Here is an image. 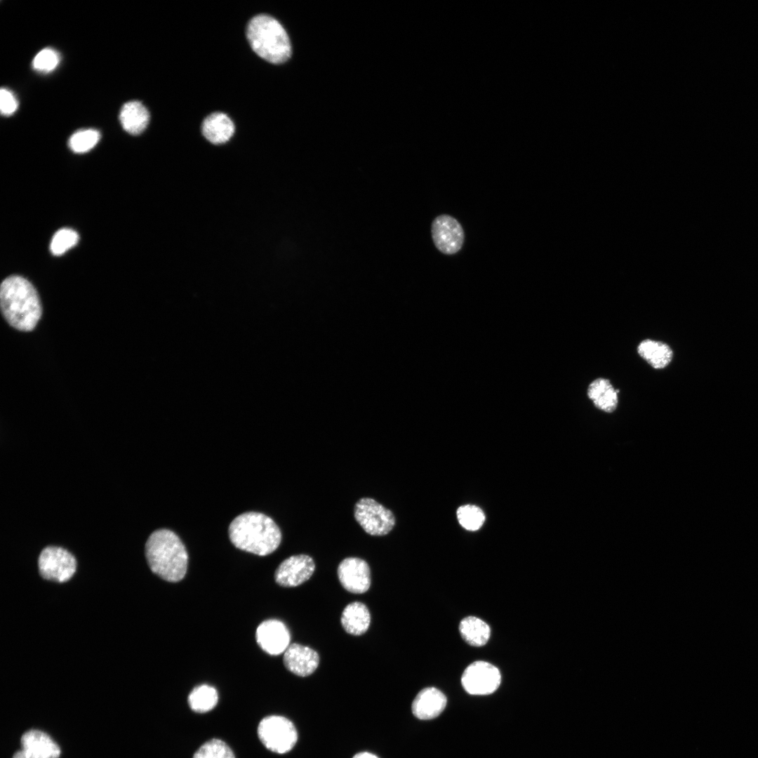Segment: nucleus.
I'll return each instance as SVG.
<instances>
[{
    "label": "nucleus",
    "mask_w": 758,
    "mask_h": 758,
    "mask_svg": "<svg viewBox=\"0 0 758 758\" xmlns=\"http://www.w3.org/2000/svg\"><path fill=\"white\" fill-rule=\"evenodd\" d=\"M457 517L463 527L472 531L478 530L485 520L483 511L479 507L472 505L460 507L457 510Z\"/></svg>",
    "instance_id": "nucleus-25"
},
{
    "label": "nucleus",
    "mask_w": 758,
    "mask_h": 758,
    "mask_svg": "<svg viewBox=\"0 0 758 758\" xmlns=\"http://www.w3.org/2000/svg\"><path fill=\"white\" fill-rule=\"evenodd\" d=\"M187 701L194 712L204 713L213 710L217 705L218 694L214 687L203 684L191 691Z\"/></svg>",
    "instance_id": "nucleus-22"
},
{
    "label": "nucleus",
    "mask_w": 758,
    "mask_h": 758,
    "mask_svg": "<svg viewBox=\"0 0 758 758\" xmlns=\"http://www.w3.org/2000/svg\"><path fill=\"white\" fill-rule=\"evenodd\" d=\"M193 758H235L231 748L222 740L213 738L203 744Z\"/></svg>",
    "instance_id": "nucleus-24"
},
{
    "label": "nucleus",
    "mask_w": 758,
    "mask_h": 758,
    "mask_svg": "<svg viewBox=\"0 0 758 758\" xmlns=\"http://www.w3.org/2000/svg\"><path fill=\"white\" fill-rule=\"evenodd\" d=\"M340 622L344 630L352 635L364 634L371 623V614L367 606L360 601H353L343 609Z\"/></svg>",
    "instance_id": "nucleus-19"
},
{
    "label": "nucleus",
    "mask_w": 758,
    "mask_h": 758,
    "mask_svg": "<svg viewBox=\"0 0 758 758\" xmlns=\"http://www.w3.org/2000/svg\"><path fill=\"white\" fill-rule=\"evenodd\" d=\"M60 61V55L58 51L51 48H46L35 55L32 67L39 72L48 73L57 67Z\"/></svg>",
    "instance_id": "nucleus-27"
},
{
    "label": "nucleus",
    "mask_w": 758,
    "mask_h": 758,
    "mask_svg": "<svg viewBox=\"0 0 758 758\" xmlns=\"http://www.w3.org/2000/svg\"><path fill=\"white\" fill-rule=\"evenodd\" d=\"M145 554L152 572L161 579L176 583L185 577L188 554L183 543L173 531L166 528L153 531L146 541Z\"/></svg>",
    "instance_id": "nucleus-3"
},
{
    "label": "nucleus",
    "mask_w": 758,
    "mask_h": 758,
    "mask_svg": "<svg viewBox=\"0 0 758 758\" xmlns=\"http://www.w3.org/2000/svg\"><path fill=\"white\" fill-rule=\"evenodd\" d=\"M13 758H41V757H38L36 755H34V754H32L30 752H27V751H25L24 750H22L16 752L13 754Z\"/></svg>",
    "instance_id": "nucleus-29"
},
{
    "label": "nucleus",
    "mask_w": 758,
    "mask_h": 758,
    "mask_svg": "<svg viewBox=\"0 0 758 758\" xmlns=\"http://www.w3.org/2000/svg\"><path fill=\"white\" fill-rule=\"evenodd\" d=\"M315 570L313 559L307 554L293 555L284 559L274 573L276 583L285 587L298 586L308 580Z\"/></svg>",
    "instance_id": "nucleus-10"
},
{
    "label": "nucleus",
    "mask_w": 758,
    "mask_h": 758,
    "mask_svg": "<svg viewBox=\"0 0 758 758\" xmlns=\"http://www.w3.org/2000/svg\"><path fill=\"white\" fill-rule=\"evenodd\" d=\"M37 564L42 578L58 583L69 580L77 568V559L70 552L54 545L46 546L41 551Z\"/></svg>",
    "instance_id": "nucleus-6"
},
{
    "label": "nucleus",
    "mask_w": 758,
    "mask_h": 758,
    "mask_svg": "<svg viewBox=\"0 0 758 758\" xmlns=\"http://www.w3.org/2000/svg\"><path fill=\"white\" fill-rule=\"evenodd\" d=\"M2 314L13 328L22 331L34 328L42 310L39 295L26 279L13 275L3 281L0 290Z\"/></svg>",
    "instance_id": "nucleus-2"
},
{
    "label": "nucleus",
    "mask_w": 758,
    "mask_h": 758,
    "mask_svg": "<svg viewBox=\"0 0 758 758\" xmlns=\"http://www.w3.org/2000/svg\"><path fill=\"white\" fill-rule=\"evenodd\" d=\"M22 750L41 758H58L60 754L59 746L46 733L39 730H30L21 737Z\"/></svg>",
    "instance_id": "nucleus-18"
},
{
    "label": "nucleus",
    "mask_w": 758,
    "mask_h": 758,
    "mask_svg": "<svg viewBox=\"0 0 758 758\" xmlns=\"http://www.w3.org/2000/svg\"><path fill=\"white\" fill-rule=\"evenodd\" d=\"M459 631L462 638L468 644L474 646L485 645L491 634L488 625L474 616L464 618L460 623Z\"/></svg>",
    "instance_id": "nucleus-21"
},
{
    "label": "nucleus",
    "mask_w": 758,
    "mask_h": 758,
    "mask_svg": "<svg viewBox=\"0 0 758 758\" xmlns=\"http://www.w3.org/2000/svg\"><path fill=\"white\" fill-rule=\"evenodd\" d=\"M228 533L237 548L259 556L272 553L281 541V533L275 521L258 512L236 517L229 526Z\"/></svg>",
    "instance_id": "nucleus-1"
},
{
    "label": "nucleus",
    "mask_w": 758,
    "mask_h": 758,
    "mask_svg": "<svg viewBox=\"0 0 758 758\" xmlns=\"http://www.w3.org/2000/svg\"><path fill=\"white\" fill-rule=\"evenodd\" d=\"M258 735L269 750L283 754L295 745L298 733L293 724L287 718L271 715L263 718L258 724Z\"/></svg>",
    "instance_id": "nucleus-5"
},
{
    "label": "nucleus",
    "mask_w": 758,
    "mask_h": 758,
    "mask_svg": "<svg viewBox=\"0 0 758 758\" xmlns=\"http://www.w3.org/2000/svg\"><path fill=\"white\" fill-rule=\"evenodd\" d=\"M501 675L493 665L485 661H475L464 670L462 685L471 695H488L499 687Z\"/></svg>",
    "instance_id": "nucleus-8"
},
{
    "label": "nucleus",
    "mask_w": 758,
    "mask_h": 758,
    "mask_svg": "<svg viewBox=\"0 0 758 758\" xmlns=\"http://www.w3.org/2000/svg\"><path fill=\"white\" fill-rule=\"evenodd\" d=\"M432 238L436 248L442 253L453 255L461 248L465 240L462 225L453 217L442 214L432 223Z\"/></svg>",
    "instance_id": "nucleus-9"
},
{
    "label": "nucleus",
    "mask_w": 758,
    "mask_h": 758,
    "mask_svg": "<svg viewBox=\"0 0 758 758\" xmlns=\"http://www.w3.org/2000/svg\"><path fill=\"white\" fill-rule=\"evenodd\" d=\"M18 102L13 93L6 88L0 91V110L5 117L13 114L17 109Z\"/></svg>",
    "instance_id": "nucleus-28"
},
{
    "label": "nucleus",
    "mask_w": 758,
    "mask_h": 758,
    "mask_svg": "<svg viewBox=\"0 0 758 758\" xmlns=\"http://www.w3.org/2000/svg\"><path fill=\"white\" fill-rule=\"evenodd\" d=\"M447 699L445 695L434 687L422 689L414 698L411 709L415 717L420 719H431L439 716L445 709Z\"/></svg>",
    "instance_id": "nucleus-14"
},
{
    "label": "nucleus",
    "mask_w": 758,
    "mask_h": 758,
    "mask_svg": "<svg viewBox=\"0 0 758 758\" xmlns=\"http://www.w3.org/2000/svg\"><path fill=\"white\" fill-rule=\"evenodd\" d=\"M353 758H378V757H376L373 754H371V753H369V752H359V753L355 754L353 757Z\"/></svg>",
    "instance_id": "nucleus-30"
},
{
    "label": "nucleus",
    "mask_w": 758,
    "mask_h": 758,
    "mask_svg": "<svg viewBox=\"0 0 758 758\" xmlns=\"http://www.w3.org/2000/svg\"><path fill=\"white\" fill-rule=\"evenodd\" d=\"M255 639L260 647L272 656L284 653L290 645V632L280 620L269 619L262 622L255 632Z\"/></svg>",
    "instance_id": "nucleus-12"
},
{
    "label": "nucleus",
    "mask_w": 758,
    "mask_h": 758,
    "mask_svg": "<svg viewBox=\"0 0 758 758\" xmlns=\"http://www.w3.org/2000/svg\"><path fill=\"white\" fill-rule=\"evenodd\" d=\"M100 133L95 129H83L75 132L69 139V148L76 153H84L93 149L98 142Z\"/></svg>",
    "instance_id": "nucleus-23"
},
{
    "label": "nucleus",
    "mask_w": 758,
    "mask_h": 758,
    "mask_svg": "<svg viewBox=\"0 0 758 758\" xmlns=\"http://www.w3.org/2000/svg\"><path fill=\"white\" fill-rule=\"evenodd\" d=\"M337 573L341 585L351 593L363 594L371 586L369 566L361 558L344 559L338 565Z\"/></svg>",
    "instance_id": "nucleus-11"
},
{
    "label": "nucleus",
    "mask_w": 758,
    "mask_h": 758,
    "mask_svg": "<svg viewBox=\"0 0 758 758\" xmlns=\"http://www.w3.org/2000/svg\"><path fill=\"white\" fill-rule=\"evenodd\" d=\"M119 121L123 128L131 135H138L147 128L149 113L140 102L133 100L126 102L121 107Z\"/></svg>",
    "instance_id": "nucleus-20"
},
{
    "label": "nucleus",
    "mask_w": 758,
    "mask_h": 758,
    "mask_svg": "<svg viewBox=\"0 0 758 758\" xmlns=\"http://www.w3.org/2000/svg\"><path fill=\"white\" fill-rule=\"evenodd\" d=\"M354 514L358 524L371 536H385L395 525L392 511L373 498L359 499L354 505Z\"/></svg>",
    "instance_id": "nucleus-7"
},
{
    "label": "nucleus",
    "mask_w": 758,
    "mask_h": 758,
    "mask_svg": "<svg viewBox=\"0 0 758 758\" xmlns=\"http://www.w3.org/2000/svg\"><path fill=\"white\" fill-rule=\"evenodd\" d=\"M639 357L654 369H663L673 359V351L665 342L652 339L641 340L637 347Z\"/></svg>",
    "instance_id": "nucleus-17"
},
{
    "label": "nucleus",
    "mask_w": 758,
    "mask_h": 758,
    "mask_svg": "<svg viewBox=\"0 0 758 758\" xmlns=\"http://www.w3.org/2000/svg\"><path fill=\"white\" fill-rule=\"evenodd\" d=\"M619 392L609 379L597 378L589 384L587 395L597 408L612 413L617 408Z\"/></svg>",
    "instance_id": "nucleus-15"
},
{
    "label": "nucleus",
    "mask_w": 758,
    "mask_h": 758,
    "mask_svg": "<svg viewBox=\"0 0 758 758\" xmlns=\"http://www.w3.org/2000/svg\"><path fill=\"white\" fill-rule=\"evenodd\" d=\"M246 36L253 51L267 62L281 64L291 55L289 37L272 16L261 14L253 17L248 24Z\"/></svg>",
    "instance_id": "nucleus-4"
},
{
    "label": "nucleus",
    "mask_w": 758,
    "mask_h": 758,
    "mask_svg": "<svg viewBox=\"0 0 758 758\" xmlns=\"http://www.w3.org/2000/svg\"><path fill=\"white\" fill-rule=\"evenodd\" d=\"M202 134L211 144L222 145L228 142L234 133V125L231 119L222 112L208 115L203 121Z\"/></svg>",
    "instance_id": "nucleus-16"
},
{
    "label": "nucleus",
    "mask_w": 758,
    "mask_h": 758,
    "mask_svg": "<svg viewBox=\"0 0 758 758\" xmlns=\"http://www.w3.org/2000/svg\"><path fill=\"white\" fill-rule=\"evenodd\" d=\"M283 661L291 672L300 677H307L317 670L319 656L316 651L307 646L293 643L284 653Z\"/></svg>",
    "instance_id": "nucleus-13"
},
{
    "label": "nucleus",
    "mask_w": 758,
    "mask_h": 758,
    "mask_svg": "<svg viewBox=\"0 0 758 758\" xmlns=\"http://www.w3.org/2000/svg\"><path fill=\"white\" fill-rule=\"evenodd\" d=\"M79 241V235L72 229L59 230L53 235L50 248L55 255H60L74 246Z\"/></svg>",
    "instance_id": "nucleus-26"
}]
</instances>
